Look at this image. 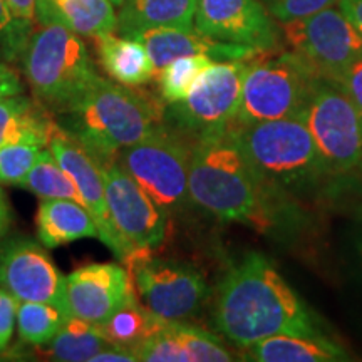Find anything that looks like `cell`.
<instances>
[{
	"mask_svg": "<svg viewBox=\"0 0 362 362\" xmlns=\"http://www.w3.org/2000/svg\"><path fill=\"white\" fill-rule=\"evenodd\" d=\"M211 320L216 332L240 349L280 334H320L302 298L260 253H248L226 272Z\"/></svg>",
	"mask_w": 362,
	"mask_h": 362,
	"instance_id": "obj_1",
	"label": "cell"
},
{
	"mask_svg": "<svg viewBox=\"0 0 362 362\" xmlns=\"http://www.w3.org/2000/svg\"><path fill=\"white\" fill-rule=\"evenodd\" d=\"M192 205L221 221L267 232L275 223V193L243 155L232 128L194 139L189 160Z\"/></svg>",
	"mask_w": 362,
	"mask_h": 362,
	"instance_id": "obj_2",
	"label": "cell"
},
{
	"mask_svg": "<svg viewBox=\"0 0 362 362\" xmlns=\"http://www.w3.org/2000/svg\"><path fill=\"white\" fill-rule=\"evenodd\" d=\"M165 107L160 98L103 78L78 104L54 117L59 128L104 165L160 131L166 124Z\"/></svg>",
	"mask_w": 362,
	"mask_h": 362,
	"instance_id": "obj_3",
	"label": "cell"
},
{
	"mask_svg": "<svg viewBox=\"0 0 362 362\" xmlns=\"http://www.w3.org/2000/svg\"><path fill=\"white\" fill-rule=\"evenodd\" d=\"M21 61L33 96L54 116L71 110L103 79L81 35L61 24L33 33Z\"/></svg>",
	"mask_w": 362,
	"mask_h": 362,
	"instance_id": "obj_4",
	"label": "cell"
},
{
	"mask_svg": "<svg viewBox=\"0 0 362 362\" xmlns=\"http://www.w3.org/2000/svg\"><path fill=\"white\" fill-rule=\"evenodd\" d=\"M233 138L253 170L275 192L307 188L325 176L304 117L232 126Z\"/></svg>",
	"mask_w": 362,
	"mask_h": 362,
	"instance_id": "obj_5",
	"label": "cell"
},
{
	"mask_svg": "<svg viewBox=\"0 0 362 362\" xmlns=\"http://www.w3.org/2000/svg\"><path fill=\"white\" fill-rule=\"evenodd\" d=\"M265 54L245 61L235 126L300 116L322 79L291 51Z\"/></svg>",
	"mask_w": 362,
	"mask_h": 362,
	"instance_id": "obj_6",
	"label": "cell"
},
{
	"mask_svg": "<svg viewBox=\"0 0 362 362\" xmlns=\"http://www.w3.org/2000/svg\"><path fill=\"white\" fill-rule=\"evenodd\" d=\"M187 136L165 124L143 141L124 148L117 161L166 214L176 216L192 205L188 193L193 144Z\"/></svg>",
	"mask_w": 362,
	"mask_h": 362,
	"instance_id": "obj_7",
	"label": "cell"
},
{
	"mask_svg": "<svg viewBox=\"0 0 362 362\" xmlns=\"http://www.w3.org/2000/svg\"><path fill=\"white\" fill-rule=\"evenodd\" d=\"M123 262L139 304L165 320L193 319L210 296L205 275L188 262L153 255V250H136Z\"/></svg>",
	"mask_w": 362,
	"mask_h": 362,
	"instance_id": "obj_8",
	"label": "cell"
},
{
	"mask_svg": "<svg viewBox=\"0 0 362 362\" xmlns=\"http://www.w3.org/2000/svg\"><path fill=\"white\" fill-rule=\"evenodd\" d=\"M325 175H349L362 163V112L332 81L320 79L302 111Z\"/></svg>",
	"mask_w": 362,
	"mask_h": 362,
	"instance_id": "obj_9",
	"label": "cell"
},
{
	"mask_svg": "<svg viewBox=\"0 0 362 362\" xmlns=\"http://www.w3.org/2000/svg\"><path fill=\"white\" fill-rule=\"evenodd\" d=\"M243 69L245 61H214L206 66L188 96L165 107L166 124L193 141L232 128L240 106Z\"/></svg>",
	"mask_w": 362,
	"mask_h": 362,
	"instance_id": "obj_10",
	"label": "cell"
},
{
	"mask_svg": "<svg viewBox=\"0 0 362 362\" xmlns=\"http://www.w3.org/2000/svg\"><path fill=\"white\" fill-rule=\"evenodd\" d=\"M280 39L287 51L327 81L362 57V34L334 6L304 19L280 22Z\"/></svg>",
	"mask_w": 362,
	"mask_h": 362,
	"instance_id": "obj_11",
	"label": "cell"
},
{
	"mask_svg": "<svg viewBox=\"0 0 362 362\" xmlns=\"http://www.w3.org/2000/svg\"><path fill=\"white\" fill-rule=\"evenodd\" d=\"M101 166L106 202L116 230L136 250H156L168 235L170 215L156 205L117 160Z\"/></svg>",
	"mask_w": 362,
	"mask_h": 362,
	"instance_id": "obj_12",
	"label": "cell"
},
{
	"mask_svg": "<svg viewBox=\"0 0 362 362\" xmlns=\"http://www.w3.org/2000/svg\"><path fill=\"white\" fill-rule=\"evenodd\" d=\"M0 287L17 300L44 302L71 315L66 277L37 240L16 235L0 243Z\"/></svg>",
	"mask_w": 362,
	"mask_h": 362,
	"instance_id": "obj_13",
	"label": "cell"
},
{
	"mask_svg": "<svg viewBox=\"0 0 362 362\" xmlns=\"http://www.w3.org/2000/svg\"><path fill=\"white\" fill-rule=\"evenodd\" d=\"M193 27L206 37L272 52L280 45V25L260 0H197Z\"/></svg>",
	"mask_w": 362,
	"mask_h": 362,
	"instance_id": "obj_14",
	"label": "cell"
},
{
	"mask_svg": "<svg viewBox=\"0 0 362 362\" xmlns=\"http://www.w3.org/2000/svg\"><path fill=\"white\" fill-rule=\"evenodd\" d=\"M47 148L78 189L81 205L89 211L96 223L98 238L104 245H107L117 259L124 260L131 250L112 223L99 163L79 143H76L71 136L59 128V124L49 139Z\"/></svg>",
	"mask_w": 362,
	"mask_h": 362,
	"instance_id": "obj_15",
	"label": "cell"
},
{
	"mask_svg": "<svg viewBox=\"0 0 362 362\" xmlns=\"http://www.w3.org/2000/svg\"><path fill=\"white\" fill-rule=\"evenodd\" d=\"M66 293L72 315L99 324L128 300L133 288L123 265L104 262L71 272L66 277Z\"/></svg>",
	"mask_w": 362,
	"mask_h": 362,
	"instance_id": "obj_16",
	"label": "cell"
},
{
	"mask_svg": "<svg viewBox=\"0 0 362 362\" xmlns=\"http://www.w3.org/2000/svg\"><path fill=\"white\" fill-rule=\"evenodd\" d=\"M139 40L151 57L155 66V76L166 64L185 56H206L214 61H247L255 57L260 51L245 45L221 42V40L206 37L198 33L194 27L181 29V27H149V29H136L121 34Z\"/></svg>",
	"mask_w": 362,
	"mask_h": 362,
	"instance_id": "obj_17",
	"label": "cell"
},
{
	"mask_svg": "<svg viewBox=\"0 0 362 362\" xmlns=\"http://www.w3.org/2000/svg\"><path fill=\"white\" fill-rule=\"evenodd\" d=\"M56 129V117L34 96L19 93L0 98V146L34 144L45 148Z\"/></svg>",
	"mask_w": 362,
	"mask_h": 362,
	"instance_id": "obj_18",
	"label": "cell"
},
{
	"mask_svg": "<svg viewBox=\"0 0 362 362\" xmlns=\"http://www.w3.org/2000/svg\"><path fill=\"white\" fill-rule=\"evenodd\" d=\"M35 21L40 25L61 24L83 37H96L117 29L111 0H37Z\"/></svg>",
	"mask_w": 362,
	"mask_h": 362,
	"instance_id": "obj_19",
	"label": "cell"
},
{
	"mask_svg": "<svg viewBox=\"0 0 362 362\" xmlns=\"http://www.w3.org/2000/svg\"><path fill=\"white\" fill-rule=\"evenodd\" d=\"M94 44L99 64L116 83L138 88L155 79V66L139 40L106 33L96 35Z\"/></svg>",
	"mask_w": 362,
	"mask_h": 362,
	"instance_id": "obj_20",
	"label": "cell"
},
{
	"mask_svg": "<svg viewBox=\"0 0 362 362\" xmlns=\"http://www.w3.org/2000/svg\"><path fill=\"white\" fill-rule=\"evenodd\" d=\"M37 238L45 248H57L83 238H98L93 216L79 202L51 198L39 203Z\"/></svg>",
	"mask_w": 362,
	"mask_h": 362,
	"instance_id": "obj_21",
	"label": "cell"
},
{
	"mask_svg": "<svg viewBox=\"0 0 362 362\" xmlns=\"http://www.w3.org/2000/svg\"><path fill=\"white\" fill-rule=\"evenodd\" d=\"M243 359L255 362H334L347 361L349 356L339 344L322 334H280L247 347Z\"/></svg>",
	"mask_w": 362,
	"mask_h": 362,
	"instance_id": "obj_22",
	"label": "cell"
},
{
	"mask_svg": "<svg viewBox=\"0 0 362 362\" xmlns=\"http://www.w3.org/2000/svg\"><path fill=\"white\" fill-rule=\"evenodd\" d=\"M197 0H124L117 13L121 34L149 27L192 29Z\"/></svg>",
	"mask_w": 362,
	"mask_h": 362,
	"instance_id": "obj_23",
	"label": "cell"
},
{
	"mask_svg": "<svg viewBox=\"0 0 362 362\" xmlns=\"http://www.w3.org/2000/svg\"><path fill=\"white\" fill-rule=\"evenodd\" d=\"M166 320L151 314L146 307L139 304L134 293L106 320L96 324L99 334L110 346L133 351L163 327Z\"/></svg>",
	"mask_w": 362,
	"mask_h": 362,
	"instance_id": "obj_24",
	"label": "cell"
},
{
	"mask_svg": "<svg viewBox=\"0 0 362 362\" xmlns=\"http://www.w3.org/2000/svg\"><path fill=\"white\" fill-rule=\"evenodd\" d=\"M110 346L99 334L96 324L76 315H67L64 324L49 344L45 351L52 361L61 362H90L98 352Z\"/></svg>",
	"mask_w": 362,
	"mask_h": 362,
	"instance_id": "obj_25",
	"label": "cell"
},
{
	"mask_svg": "<svg viewBox=\"0 0 362 362\" xmlns=\"http://www.w3.org/2000/svg\"><path fill=\"white\" fill-rule=\"evenodd\" d=\"M21 188L34 193L42 200L51 198H64V200L79 202L78 189L69 178V175L61 168L56 158L47 146L40 149L37 160L21 181ZM81 203V202H79Z\"/></svg>",
	"mask_w": 362,
	"mask_h": 362,
	"instance_id": "obj_26",
	"label": "cell"
},
{
	"mask_svg": "<svg viewBox=\"0 0 362 362\" xmlns=\"http://www.w3.org/2000/svg\"><path fill=\"white\" fill-rule=\"evenodd\" d=\"M66 317L64 312L51 304L17 300V332L22 341L33 346H45L51 342Z\"/></svg>",
	"mask_w": 362,
	"mask_h": 362,
	"instance_id": "obj_27",
	"label": "cell"
},
{
	"mask_svg": "<svg viewBox=\"0 0 362 362\" xmlns=\"http://www.w3.org/2000/svg\"><path fill=\"white\" fill-rule=\"evenodd\" d=\"M214 59L206 56H185L171 61L155 76L160 99L168 106L183 101L193 88L194 81L202 74L206 66H210Z\"/></svg>",
	"mask_w": 362,
	"mask_h": 362,
	"instance_id": "obj_28",
	"label": "cell"
},
{
	"mask_svg": "<svg viewBox=\"0 0 362 362\" xmlns=\"http://www.w3.org/2000/svg\"><path fill=\"white\" fill-rule=\"evenodd\" d=\"M171 332L183 352L185 362H230L235 357L220 337L185 320H170Z\"/></svg>",
	"mask_w": 362,
	"mask_h": 362,
	"instance_id": "obj_29",
	"label": "cell"
},
{
	"mask_svg": "<svg viewBox=\"0 0 362 362\" xmlns=\"http://www.w3.org/2000/svg\"><path fill=\"white\" fill-rule=\"evenodd\" d=\"M39 146L34 144H4L0 146V185H16L25 178L37 160Z\"/></svg>",
	"mask_w": 362,
	"mask_h": 362,
	"instance_id": "obj_30",
	"label": "cell"
},
{
	"mask_svg": "<svg viewBox=\"0 0 362 362\" xmlns=\"http://www.w3.org/2000/svg\"><path fill=\"white\" fill-rule=\"evenodd\" d=\"M30 35L33 29L13 19L6 0H0V57L4 61H19Z\"/></svg>",
	"mask_w": 362,
	"mask_h": 362,
	"instance_id": "obj_31",
	"label": "cell"
},
{
	"mask_svg": "<svg viewBox=\"0 0 362 362\" xmlns=\"http://www.w3.org/2000/svg\"><path fill=\"white\" fill-rule=\"evenodd\" d=\"M275 21L291 22L324 11L339 0H260Z\"/></svg>",
	"mask_w": 362,
	"mask_h": 362,
	"instance_id": "obj_32",
	"label": "cell"
},
{
	"mask_svg": "<svg viewBox=\"0 0 362 362\" xmlns=\"http://www.w3.org/2000/svg\"><path fill=\"white\" fill-rule=\"evenodd\" d=\"M17 322V298L0 287V354L12 341Z\"/></svg>",
	"mask_w": 362,
	"mask_h": 362,
	"instance_id": "obj_33",
	"label": "cell"
},
{
	"mask_svg": "<svg viewBox=\"0 0 362 362\" xmlns=\"http://www.w3.org/2000/svg\"><path fill=\"white\" fill-rule=\"evenodd\" d=\"M332 83L337 84L362 112V57L347 66L341 74H337Z\"/></svg>",
	"mask_w": 362,
	"mask_h": 362,
	"instance_id": "obj_34",
	"label": "cell"
},
{
	"mask_svg": "<svg viewBox=\"0 0 362 362\" xmlns=\"http://www.w3.org/2000/svg\"><path fill=\"white\" fill-rule=\"evenodd\" d=\"M12 17L19 24L33 29L35 22V2L37 0H6Z\"/></svg>",
	"mask_w": 362,
	"mask_h": 362,
	"instance_id": "obj_35",
	"label": "cell"
},
{
	"mask_svg": "<svg viewBox=\"0 0 362 362\" xmlns=\"http://www.w3.org/2000/svg\"><path fill=\"white\" fill-rule=\"evenodd\" d=\"M19 93H24L19 74L7 62H0V98Z\"/></svg>",
	"mask_w": 362,
	"mask_h": 362,
	"instance_id": "obj_36",
	"label": "cell"
},
{
	"mask_svg": "<svg viewBox=\"0 0 362 362\" xmlns=\"http://www.w3.org/2000/svg\"><path fill=\"white\" fill-rule=\"evenodd\" d=\"M138 357L134 356L133 351L123 349V347L107 346L106 349L98 352L96 356L90 359V362H136Z\"/></svg>",
	"mask_w": 362,
	"mask_h": 362,
	"instance_id": "obj_37",
	"label": "cell"
},
{
	"mask_svg": "<svg viewBox=\"0 0 362 362\" xmlns=\"http://www.w3.org/2000/svg\"><path fill=\"white\" fill-rule=\"evenodd\" d=\"M337 6L351 21V24L362 34V0H339Z\"/></svg>",
	"mask_w": 362,
	"mask_h": 362,
	"instance_id": "obj_38",
	"label": "cell"
},
{
	"mask_svg": "<svg viewBox=\"0 0 362 362\" xmlns=\"http://www.w3.org/2000/svg\"><path fill=\"white\" fill-rule=\"evenodd\" d=\"M12 221V208L8 203L7 194L4 193V189L0 188V240L6 237L8 228H11Z\"/></svg>",
	"mask_w": 362,
	"mask_h": 362,
	"instance_id": "obj_39",
	"label": "cell"
},
{
	"mask_svg": "<svg viewBox=\"0 0 362 362\" xmlns=\"http://www.w3.org/2000/svg\"><path fill=\"white\" fill-rule=\"evenodd\" d=\"M112 4H115V7H121V4L124 2V0H111Z\"/></svg>",
	"mask_w": 362,
	"mask_h": 362,
	"instance_id": "obj_40",
	"label": "cell"
},
{
	"mask_svg": "<svg viewBox=\"0 0 362 362\" xmlns=\"http://www.w3.org/2000/svg\"><path fill=\"white\" fill-rule=\"evenodd\" d=\"M357 171H359L361 176H362V163H361V166H359V168H357Z\"/></svg>",
	"mask_w": 362,
	"mask_h": 362,
	"instance_id": "obj_41",
	"label": "cell"
},
{
	"mask_svg": "<svg viewBox=\"0 0 362 362\" xmlns=\"http://www.w3.org/2000/svg\"><path fill=\"white\" fill-rule=\"evenodd\" d=\"M359 221H361V226H362V210H361V218H359Z\"/></svg>",
	"mask_w": 362,
	"mask_h": 362,
	"instance_id": "obj_42",
	"label": "cell"
}]
</instances>
